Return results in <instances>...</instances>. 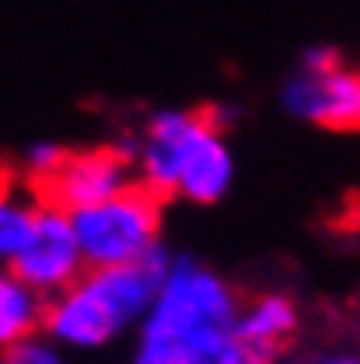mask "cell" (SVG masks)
<instances>
[{"instance_id": "1", "label": "cell", "mask_w": 360, "mask_h": 364, "mask_svg": "<svg viewBox=\"0 0 360 364\" xmlns=\"http://www.w3.org/2000/svg\"><path fill=\"white\" fill-rule=\"evenodd\" d=\"M168 267H172V256L161 245L151 256L126 263V267L88 270L67 291L49 298L43 333L49 340H56L63 350L91 354V350L116 343L154 309Z\"/></svg>"}, {"instance_id": "2", "label": "cell", "mask_w": 360, "mask_h": 364, "mask_svg": "<svg viewBox=\"0 0 360 364\" xmlns=\"http://www.w3.org/2000/svg\"><path fill=\"white\" fill-rule=\"evenodd\" d=\"M241 301L221 273L196 256H172L168 277L147 318L136 326L126 364H175V347L210 329H234Z\"/></svg>"}, {"instance_id": "3", "label": "cell", "mask_w": 360, "mask_h": 364, "mask_svg": "<svg viewBox=\"0 0 360 364\" xmlns=\"http://www.w3.org/2000/svg\"><path fill=\"white\" fill-rule=\"evenodd\" d=\"M74 228L88 270L126 267L161 249V196L130 186L102 203L74 210Z\"/></svg>"}, {"instance_id": "4", "label": "cell", "mask_w": 360, "mask_h": 364, "mask_svg": "<svg viewBox=\"0 0 360 364\" xmlns=\"http://www.w3.org/2000/svg\"><path fill=\"white\" fill-rule=\"evenodd\" d=\"M280 105L308 127L360 130V70L347 67L329 46H308L280 85Z\"/></svg>"}, {"instance_id": "5", "label": "cell", "mask_w": 360, "mask_h": 364, "mask_svg": "<svg viewBox=\"0 0 360 364\" xmlns=\"http://www.w3.org/2000/svg\"><path fill=\"white\" fill-rule=\"evenodd\" d=\"M7 270L18 273L21 280H28L36 291H43L45 298H56L74 280H81L88 273V263H84V252H81L74 214L43 200L32 238L7 263Z\"/></svg>"}, {"instance_id": "6", "label": "cell", "mask_w": 360, "mask_h": 364, "mask_svg": "<svg viewBox=\"0 0 360 364\" xmlns=\"http://www.w3.org/2000/svg\"><path fill=\"white\" fill-rule=\"evenodd\" d=\"M136 140H126L123 147H84V151H67L63 165L56 176L43 186V200L63 207V210H81L91 203H102L123 189H130V168H136Z\"/></svg>"}, {"instance_id": "7", "label": "cell", "mask_w": 360, "mask_h": 364, "mask_svg": "<svg viewBox=\"0 0 360 364\" xmlns=\"http://www.w3.org/2000/svg\"><path fill=\"white\" fill-rule=\"evenodd\" d=\"M207 116L189 109H158L147 116L143 134L136 136V176L158 196H179V176L185 151L200 134Z\"/></svg>"}, {"instance_id": "8", "label": "cell", "mask_w": 360, "mask_h": 364, "mask_svg": "<svg viewBox=\"0 0 360 364\" xmlns=\"http://www.w3.org/2000/svg\"><path fill=\"white\" fill-rule=\"evenodd\" d=\"M234 186V154L221 127L203 119L200 134L192 136L179 176V196L196 207H214L221 203Z\"/></svg>"}, {"instance_id": "9", "label": "cell", "mask_w": 360, "mask_h": 364, "mask_svg": "<svg viewBox=\"0 0 360 364\" xmlns=\"http://www.w3.org/2000/svg\"><path fill=\"white\" fill-rule=\"evenodd\" d=\"M298 329V305L280 294V291H266V294H256L252 301L241 305L238 322H234V336L241 343H249L252 350L276 358V350L294 336Z\"/></svg>"}, {"instance_id": "10", "label": "cell", "mask_w": 360, "mask_h": 364, "mask_svg": "<svg viewBox=\"0 0 360 364\" xmlns=\"http://www.w3.org/2000/svg\"><path fill=\"white\" fill-rule=\"evenodd\" d=\"M45 309L49 298L43 291H36L28 280L7 270L0 277V343L11 350L39 336V329H45Z\"/></svg>"}, {"instance_id": "11", "label": "cell", "mask_w": 360, "mask_h": 364, "mask_svg": "<svg viewBox=\"0 0 360 364\" xmlns=\"http://www.w3.org/2000/svg\"><path fill=\"white\" fill-rule=\"evenodd\" d=\"M175 364H273L234 336V329H210L175 347Z\"/></svg>"}, {"instance_id": "12", "label": "cell", "mask_w": 360, "mask_h": 364, "mask_svg": "<svg viewBox=\"0 0 360 364\" xmlns=\"http://www.w3.org/2000/svg\"><path fill=\"white\" fill-rule=\"evenodd\" d=\"M39 207H43V200L28 196L25 189L4 193V200H0V259L4 263H11L32 238L36 221H39Z\"/></svg>"}, {"instance_id": "13", "label": "cell", "mask_w": 360, "mask_h": 364, "mask_svg": "<svg viewBox=\"0 0 360 364\" xmlns=\"http://www.w3.org/2000/svg\"><path fill=\"white\" fill-rule=\"evenodd\" d=\"M67 151L56 144V140H32L25 151H21V172L36 182H49L56 176V168L63 165Z\"/></svg>"}, {"instance_id": "14", "label": "cell", "mask_w": 360, "mask_h": 364, "mask_svg": "<svg viewBox=\"0 0 360 364\" xmlns=\"http://www.w3.org/2000/svg\"><path fill=\"white\" fill-rule=\"evenodd\" d=\"M7 358L14 364H67L63 347H60L56 340H49V336H32V340L11 347Z\"/></svg>"}, {"instance_id": "15", "label": "cell", "mask_w": 360, "mask_h": 364, "mask_svg": "<svg viewBox=\"0 0 360 364\" xmlns=\"http://www.w3.org/2000/svg\"><path fill=\"white\" fill-rule=\"evenodd\" d=\"M315 364H360V350H339V354H325Z\"/></svg>"}, {"instance_id": "16", "label": "cell", "mask_w": 360, "mask_h": 364, "mask_svg": "<svg viewBox=\"0 0 360 364\" xmlns=\"http://www.w3.org/2000/svg\"><path fill=\"white\" fill-rule=\"evenodd\" d=\"M0 364H14V361H11V358H7V354H4V361H0Z\"/></svg>"}]
</instances>
